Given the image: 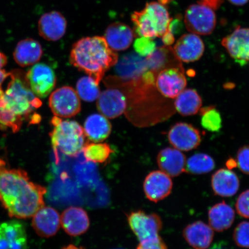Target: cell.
Masks as SVG:
<instances>
[{
    "instance_id": "43",
    "label": "cell",
    "mask_w": 249,
    "mask_h": 249,
    "mask_svg": "<svg viewBox=\"0 0 249 249\" xmlns=\"http://www.w3.org/2000/svg\"><path fill=\"white\" fill-rule=\"evenodd\" d=\"M209 249H226L224 248L222 242L216 243L213 247H211Z\"/></svg>"
},
{
    "instance_id": "33",
    "label": "cell",
    "mask_w": 249,
    "mask_h": 249,
    "mask_svg": "<svg viewBox=\"0 0 249 249\" xmlns=\"http://www.w3.org/2000/svg\"><path fill=\"white\" fill-rule=\"evenodd\" d=\"M134 48L139 55L149 57L157 50L155 43L152 39L140 36L134 43Z\"/></svg>"
},
{
    "instance_id": "40",
    "label": "cell",
    "mask_w": 249,
    "mask_h": 249,
    "mask_svg": "<svg viewBox=\"0 0 249 249\" xmlns=\"http://www.w3.org/2000/svg\"><path fill=\"white\" fill-rule=\"evenodd\" d=\"M226 166L227 169L232 170L233 168L237 166V163H236V161L235 160L230 158L226 161Z\"/></svg>"
},
{
    "instance_id": "37",
    "label": "cell",
    "mask_w": 249,
    "mask_h": 249,
    "mask_svg": "<svg viewBox=\"0 0 249 249\" xmlns=\"http://www.w3.org/2000/svg\"><path fill=\"white\" fill-rule=\"evenodd\" d=\"M161 38H162V42L165 46H170L175 41L171 26L170 30L164 34Z\"/></svg>"
},
{
    "instance_id": "26",
    "label": "cell",
    "mask_w": 249,
    "mask_h": 249,
    "mask_svg": "<svg viewBox=\"0 0 249 249\" xmlns=\"http://www.w3.org/2000/svg\"><path fill=\"white\" fill-rule=\"evenodd\" d=\"M83 129L86 138L90 141L99 142L110 136L112 126L107 117L101 114H93L87 117Z\"/></svg>"
},
{
    "instance_id": "6",
    "label": "cell",
    "mask_w": 249,
    "mask_h": 249,
    "mask_svg": "<svg viewBox=\"0 0 249 249\" xmlns=\"http://www.w3.org/2000/svg\"><path fill=\"white\" fill-rule=\"evenodd\" d=\"M185 23L189 32L197 35H210L216 27L214 9L200 1L191 5L185 12Z\"/></svg>"
},
{
    "instance_id": "13",
    "label": "cell",
    "mask_w": 249,
    "mask_h": 249,
    "mask_svg": "<svg viewBox=\"0 0 249 249\" xmlns=\"http://www.w3.org/2000/svg\"><path fill=\"white\" fill-rule=\"evenodd\" d=\"M173 188V182L171 177L161 170L149 173L143 184L146 197L154 202L167 197L172 192Z\"/></svg>"
},
{
    "instance_id": "36",
    "label": "cell",
    "mask_w": 249,
    "mask_h": 249,
    "mask_svg": "<svg viewBox=\"0 0 249 249\" xmlns=\"http://www.w3.org/2000/svg\"><path fill=\"white\" fill-rule=\"evenodd\" d=\"M136 249H168L162 238H158L148 241L140 242Z\"/></svg>"
},
{
    "instance_id": "11",
    "label": "cell",
    "mask_w": 249,
    "mask_h": 249,
    "mask_svg": "<svg viewBox=\"0 0 249 249\" xmlns=\"http://www.w3.org/2000/svg\"><path fill=\"white\" fill-rule=\"evenodd\" d=\"M156 86L164 97L175 99L187 86L183 71L178 67H170L161 71L158 74Z\"/></svg>"
},
{
    "instance_id": "21",
    "label": "cell",
    "mask_w": 249,
    "mask_h": 249,
    "mask_svg": "<svg viewBox=\"0 0 249 249\" xmlns=\"http://www.w3.org/2000/svg\"><path fill=\"white\" fill-rule=\"evenodd\" d=\"M186 163L185 155L175 148H164L158 155L159 167L170 177H178L185 172Z\"/></svg>"
},
{
    "instance_id": "12",
    "label": "cell",
    "mask_w": 249,
    "mask_h": 249,
    "mask_svg": "<svg viewBox=\"0 0 249 249\" xmlns=\"http://www.w3.org/2000/svg\"><path fill=\"white\" fill-rule=\"evenodd\" d=\"M222 45L236 62H249V29L238 27L222 40Z\"/></svg>"
},
{
    "instance_id": "1",
    "label": "cell",
    "mask_w": 249,
    "mask_h": 249,
    "mask_svg": "<svg viewBox=\"0 0 249 249\" xmlns=\"http://www.w3.org/2000/svg\"><path fill=\"white\" fill-rule=\"evenodd\" d=\"M46 192L45 187L31 181L24 170L0 169V201L11 217L33 216L45 207Z\"/></svg>"
},
{
    "instance_id": "22",
    "label": "cell",
    "mask_w": 249,
    "mask_h": 249,
    "mask_svg": "<svg viewBox=\"0 0 249 249\" xmlns=\"http://www.w3.org/2000/svg\"><path fill=\"white\" fill-rule=\"evenodd\" d=\"M135 38L133 30L126 24L112 23L105 31V38L110 48L114 52L125 51L128 49Z\"/></svg>"
},
{
    "instance_id": "10",
    "label": "cell",
    "mask_w": 249,
    "mask_h": 249,
    "mask_svg": "<svg viewBox=\"0 0 249 249\" xmlns=\"http://www.w3.org/2000/svg\"><path fill=\"white\" fill-rule=\"evenodd\" d=\"M168 139L171 145L180 151H189L200 145V131L191 124L178 123L171 127Z\"/></svg>"
},
{
    "instance_id": "29",
    "label": "cell",
    "mask_w": 249,
    "mask_h": 249,
    "mask_svg": "<svg viewBox=\"0 0 249 249\" xmlns=\"http://www.w3.org/2000/svg\"><path fill=\"white\" fill-rule=\"evenodd\" d=\"M83 154L87 161L93 163H104L110 158L113 152L107 143H89L84 147Z\"/></svg>"
},
{
    "instance_id": "17",
    "label": "cell",
    "mask_w": 249,
    "mask_h": 249,
    "mask_svg": "<svg viewBox=\"0 0 249 249\" xmlns=\"http://www.w3.org/2000/svg\"><path fill=\"white\" fill-rule=\"evenodd\" d=\"M96 106L103 116L113 119L121 116L125 111L126 99L119 90L107 89L100 93Z\"/></svg>"
},
{
    "instance_id": "25",
    "label": "cell",
    "mask_w": 249,
    "mask_h": 249,
    "mask_svg": "<svg viewBox=\"0 0 249 249\" xmlns=\"http://www.w3.org/2000/svg\"><path fill=\"white\" fill-rule=\"evenodd\" d=\"M235 217V211L225 201L214 205L208 211L210 226L217 232L229 229L234 222Z\"/></svg>"
},
{
    "instance_id": "44",
    "label": "cell",
    "mask_w": 249,
    "mask_h": 249,
    "mask_svg": "<svg viewBox=\"0 0 249 249\" xmlns=\"http://www.w3.org/2000/svg\"><path fill=\"white\" fill-rule=\"evenodd\" d=\"M62 249H85L82 247H78L75 245H70L67 246V247H65Z\"/></svg>"
},
{
    "instance_id": "20",
    "label": "cell",
    "mask_w": 249,
    "mask_h": 249,
    "mask_svg": "<svg viewBox=\"0 0 249 249\" xmlns=\"http://www.w3.org/2000/svg\"><path fill=\"white\" fill-rule=\"evenodd\" d=\"M183 236L193 248L208 249L213 241L214 231L210 225L201 221H196L183 229Z\"/></svg>"
},
{
    "instance_id": "19",
    "label": "cell",
    "mask_w": 249,
    "mask_h": 249,
    "mask_svg": "<svg viewBox=\"0 0 249 249\" xmlns=\"http://www.w3.org/2000/svg\"><path fill=\"white\" fill-rule=\"evenodd\" d=\"M61 225L67 234L76 236L83 234L90 225L88 214L83 208L71 207L65 210L60 217Z\"/></svg>"
},
{
    "instance_id": "45",
    "label": "cell",
    "mask_w": 249,
    "mask_h": 249,
    "mask_svg": "<svg viewBox=\"0 0 249 249\" xmlns=\"http://www.w3.org/2000/svg\"><path fill=\"white\" fill-rule=\"evenodd\" d=\"M4 166H5L4 161L0 160V169H1V167H4Z\"/></svg>"
},
{
    "instance_id": "39",
    "label": "cell",
    "mask_w": 249,
    "mask_h": 249,
    "mask_svg": "<svg viewBox=\"0 0 249 249\" xmlns=\"http://www.w3.org/2000/svg\"><path fill=\"white\" fill-rule=\"evenodd\" d=\"M9 73H7L5 70H0V99L2 97L4 92L3 91L2 85L4 81L9 77Z\"/></svg>"
},
{
    "instance_id": "8",
    "label": "cell",
    "mask_w": 249,
    "mask_h": 249,
    "mask_svg": "<svg viewBox=\"0 0 249 249\" xmlns=\"http://www.w3.org/2000/svg\"><path fill=\"white\" fill-rule=\"evenodd\" d=\"M49 107L54 116L59 118H71L81 111V102L75 89L63 86L55 89L50 96Z\"/></svg>"
},
{
    "instance_id": "5",
    "label": "cell",
    "mask_w": 249,
    "mask_h": 249,
    "mask_svg": "<svg viewBox=\"0 0 249 249\" xmlns=\"http://www.w3.org/2000/svg\"><path fill=\"white\" fill-rule=\"evenodd\" d=\"M53 129L51 133L52 144L55 152L60 151L68 157L80 154L86 145V135L80 124L74 121L62 120L54 117L52 120Z\"/></svg>"
},
{
    "instance_id": "23",
    "label": "cell",
    "mask_w": 249,
    "mask_h": 249,
    "mask_svg": "<svg viewBox=\"0 0 249 249\" xmlns=\"http://www.w3.org/2000/svg\"><path fill=\"white\" fill-rule=\"evenodd\" d=\"M211 186L214 195L229 197L238 192L240 182L237 175L231 170L220 169L212 176Z\"/></svg>"
},
{
    "instance_id": "34",
    "label": "cell",
    "mask_w": 249,
    "mask_h": 249,
    "mask_svg": "<svg viewBox=\"0 0 249 249\" xmlns=\"http://www.w3.org/2000/svg\"><path fill=\"white\" fill-rule=\"evenodd\" d=\"M235 208L239 216L249 219V189L243 192L236 201Z\"/></svg>"
},
{
    "instance_id": "38",
    "label": "cell",
    "mask_w": 249,
    "mask_h": 249,
    "mask_svg": "<svg viewBox=\"0 0 249 249\" xmlns=\"http://www.w3.org/2000/svg\"><path fill=\"white\" fill-rule=\"evenodd\" d=\"M223 0H201L200 2L213 9H216L222 4Z\"/></svg>"
},
{
    "instance_id": "2",
    "label": "cell",
    "mask_w": 249,
    "mask_h": 249,
    "mask_svg": "<svg viewBox=\"0 0 249 249\" xmlns=\"http://www.w3.org/2000/svg\"><path fill=\"white\" fill-rule=\"evenodd\" d=\"M118 56L108 46L105 37H86L77 41L70 54V62L99 84L110 68L116 65Z\"/></svg>"
},
{
    "instance_id": "16",
    "label": "cell",
    "mask_w": 249,
    "mask_h": 249,
    "mask_svg": "<svg viewBox=\"0 0 249 249\" xmlns=\"http://www.w3.org/2000/svg\"><path fill=\"white\" fill-rule=\"evenodd\" d=\"M40 36L48 41L60 40L66 33L67 21L60 12L52 11L43 15L38 21Z\"/></svg>"
},
{
    "instance_id": "41",
    "label": "cell",
    "mask_w": 249,
    "mask_h": 249,
    "mask_svg": "<svg viewBox=\"0 0 249 249\" xmlns=\"http://www.w3.org/2000/svg\"><path fill=\"white\" fill-rule=\"evenodd\" d=\"M7 63V58L6 55L0 52V70Z\"/></svg>"
},
{
    "instance_id": "27",
    "label": "cell",
    "mask_w": 249,
    "mask_h": 249,
    "mask_svg": "<svg viewBox=\"0 0 249 249\" xmlns=\"http://www.w3.org/2000/svg\"><path fill=\"white\" fill-rule=\"evenodd\" d=\"M202 99L196 90L185 89L175 98L176 110L182 116H194L198 113L202 107Z\"/></svg>"
},
{
    "instance_id": "4",
    "label": "cell",
    "mask_w": 249,
    "mask_h": 249,
    "mask_svg": "<svg viewBox=\"0 0 249 249\" xmlns=\"http://www.w3.org/2000/svg\"><path fill=\"white\" fill-rule=\"evenodd\" d=\"M136 33L145 38H161L170 29L172 18L164 4L160 1L151 2L144 9L131 16Z\"/></svg>"
},
{
    "instance_id": "7",
    "label": "cell",
    "mask_w": 249,
    "mask_h": 249,
    "mask_svg": "<svg viewBox=\"0 0 249 249\" xmlns=\"http://www.w3.org/2000/svg\"><path fill=\"white\" fill-rule=\"evenodd\" d=\"M127 222L140 243L158 238L163 227L162 220L158 214H147L142 211L130 213Z\"/></svg>"
},
{
    "instance_id": "46",
    "label": "cell",
    "mask_w": 249,
    "mask_h": 249,
    "mask_svg": "<svg viewBox=\"0 0 249 249\" xmlns=\"http://www.w3.org/2000/svg\"></svg>"
},
{
    "instance_id": "42",
    "label": "cell",
    "mask_w": 249,
    "mask_h": 249,
    "mask_svg": "<svg viewBox=\"0 0 249 249\" xmlns=\"http://www.w3.org/2000/svg\"><path fill=\"white\" fill-rule=\"evenodd\" d=\"M231 4L235 5H243L247 4L249 0H229Z\"/></svg>"
},
{
    "instance_id": "28",
    "label": "cell",
    "mask_w": 249,
    "mask_h": 249,
    "mask_svg": "<svg viewBox=\"0 0 249 249\" xmlns=\"http://www.w3.org/2000/svg\"><path fill=\"white\" fill-rule=\"evenodd\" d=\"M215 167L213 159L204 153H197L186 160V172L194 175H201L213 171Z\"/></svg>"
},
{
    "instance_id": "31",
    "label": "cell",
    "mask_w": 249,
    "mask_h": 249,
    "mask_svg": "<svg viewBox=\"0 0 249 249\" xmlns=\"http://www.w3.org/2000/svg\"><path fill=\"white\" fill-rule=\"evenodd\" d=\"M199 112L201 117V125L205 129L211 132H217L222 128V116L213 106L201 107Z\"/></svg>"
},
{
    "instance_id": "15",
    "label": "cell",
    "mask_w": 249,
    "mask_h": 249,
    "mask_svg": "<svg viewBox=\"0 0 249 249\" xmlns=\"http://www.w3.org/2000/svg\"><path fill=\"white\" fill-rule=\"evenodd\" d=\"M26 229L18 220L0 224V249H27Z\"/></svg>"
},
{
    "instance_id": "9",
    "label": "cell",
    "mask_w": 249,
    "mask_h": 249,
    "mask_svg": "<svg viewBox=\"0 0 249 249\" xmlns=\"http://www.w3.org/2000/svg\"><path fill=\"white\" fill-rule=\"evenodd\" d=\"M26 77L31 91L40 98L49 96L56 85L54 71L45 64L34 65L26 73Z\"/></svg>"
},
{
    "instance_id": "18",
    "label": "cell",
    "mask_w": 249,
    "mask_h": 249,
    "mask_svg": "<svg viewBox=\"0 0 249 249\" xmlns=\"http://www.w3.org/2000/svg\"><path fill=\"white\" fill-rule=\"evenodd\" d=\"M60 225V214L52 207H43L33 216V229L42 237L49 238L55 235Z\"/></svg>"
},
{
    "instance_id": "35",
    "label": "cell",
    "mask_w": 249,
    "mask_h": 249,
    "mask_svg": "<svg viewBox=\"0 0 249 249\" xmlns=\"http://www.w3.org/2000/svg\"><path fill=\"white\" fill-rule=\"evenodd\" d=\"M236 161L242 172L249 175V145L243 146L238 149Z\"/></svg>"
},
{
    "instance_id": "3",
    "label": "cell",
    "mask_w": 249,
    "mask_h": 249,
    "mask_svg": "<svg viewBox=\"0 0 249 249\" xmlns=\"http://www.w3.org/2000/svg\"><path fill=\"white\" fill-rule=\"evenodd\" d=\"M11 81L2 97L0 99V111L22 125L24 120L32 118L42 102L31 91L27 82L26 73L21 70L9 73Z\"/></svg>"
},
{
    "instance_id": "30",
    "label": "cell",
    "mask_w": 249,
    "mask_h": 249,
    "mask_svg": "<svg viewBox=\"0 0 249 249\" xmlns=\"http://www.w3.org/2000/svg\"><path fill=\"white\" fill-rule=\"evenodd\" d=\"M76 92L80 99L87 102L97 100L101 93L99 84L89 76L81 77L77 81Z\"/></svg>"
},
{
    "instance_id": "32",
    "label": "cell",
    "mask_w": 249,
    "mask_h": 249,
    "mask_svg": "<svg viewBox=\"0 0 249 249\" xmlns=\"http://www.w3.org/2000/svg\"><path fill=\"white\" fill-rule=\"evenodd\" d=\"M233 239L235 244L241 248H249V222L239 223L233 231Z\"/></svg>"
},
{
    "instance_id": "24",
    "label": "cell",
    "mask_w": 249,
    "mask_h": 249,
    "mask_svg": "<svg viewBox=\"0 0 249 249\" xmlns=\"http://www.w3.org/2000/svg\"><path fill=\"white\" fill-rule=\"evenodd\" d=\"M42 54L41 45L35 39L27 38L18 43L14 53V58L20 67H26L37 63Z\"/></svg>"
},
{
    "instance_id": "14",
    "label": "cell",
    "mask_w": 249,
    "mask_h": 249,
    "mask_svg": "<svg viewBox=\"0 0 249 249\" xmlns=\"http://www.w3.org/2000/svg\"><path fill=\"white\" fill-rule=\"evenodd\" d=\"M172 49L174 55L178 60L193 62L200 60L203 55L205 46L200 36L190 33L180 36Z\"/></svg>"
}]
</instances>
